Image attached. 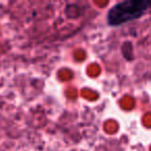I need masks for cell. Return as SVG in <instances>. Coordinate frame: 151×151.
<instances>
[{"mask_svg": "<svg viewBox=\"0 0 151 151\" xmlns=\"http://www.w3.org/2000/svg\"><path fill=\"white\" fill-rule=\"evenodd\" d=\"M151 9V0H126L115 4L107 15V22L111 26L123 25L141 18Z\"/></svg>", "mask_w": 151, "mask_h": 151, "instance_id": "1", "label": "cell"}]
</instances>
